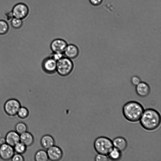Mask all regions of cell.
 Segmentation results:
<instances>
[{"label":"cell","mask_w":161,"mask_h":161,"mask_svg":"<svg viewBox=\"0 0 161 161\" xmlns=\"http://www.w3.org/2000/svg\"><path fill=\"white\" fill-rule=\"evenodd\" d=\"M142 126L148 131L157 129L161 123V116L159 113L153 108H147L144 110L140 119Z\"/></svg>","instance_id":"1"},{"label":"cell","mask_w":161,"mask_h":161,"mask_svg":"<svg viewBox=\"0 0 161 161\" xmlns=\"http://www.w3.org/2000/svg\"><path fill=\"white\" fill-rule=\"evenodd\" d=\"M144 111L142 105L135 101H130L125 103L122 108V113L125 119L131 122L139 121Z\"/></svg>","instance_id":"2"},{"label":"cell","mask_w":161,"mask_h":161,"mask_svg":"<svg viewBox=\"0 0 161 161\" xmlns=\"http://www.w3.org/2000/svg\"><path fill=\"white\" fill-rule=\"evenodd\" d=\"M94 147L98 153L108 155L114 148L112 141L108 138L103 136L97 138L94 141Z\"/></svg>","instance_id":"3"},{"label":"cell","mask_w":161,"mask_h":161,"mask_svg":"<svg viewBox=\"0 0 161 161\" xmlns=\"http://www.w3.org/2000/svg\"><path fill=\"white\" fill-rule=\"evenodd\" d=\"M74 67L72 59L64 56L57 62L56 72L60 76H66L72 72Z\"/></svg>","instance_id":"4"},{"label":"cell","mask_w":161,"mask_h":161,"mask_svg":"<svg viewBox=\"0 0 161 161\" xmlns=\"http://www.w3.org/2000/svg\"><path fill=\"white\" fill-rule=\"evenodd\" d=\"M11 11L14 18L23 20L28 16L30 10L26 4L24 3H19L14 6Z\"/></svg>","instance_id":"5"},{"label":"cell","mask_w":161,"mask_h":161,"mask_svg":"<svg viewBox=\"0 0 161 161\" xmlns=\"http://www.w3.org/2000/svg\"><path fill=\"white\" fill-rule=\"evenodd\" d=\"M21 107L19 102L15 99H10L5 103L4 109L5 113L8 116H14Z\"/></svg>","instance_id":"6"},{"label":"cell","mask_w":161,"mask_h":161,"mask_svg":"<svg viewBox=\"0 0 161 161\" xmlns=\"http://www.w3.org/2000/svg\"><path fill=\"white\" fill-rule=\"evenodd\" d=\"M47 150L48 159L50 160L59 161L63 157V151L58 146L54 145Z\"/></svg>","instance_id":"7"},{"label":"cell","mask_w":161,"mask_h":161,"mask_svg":"<svg viewBox=\"0 0 161 161\" xmlns=\"http://www.w3.org/2000/svg\"><path fill=\"white\" fill-rule=\"evenodd\" d=\"M15 152L13 147L7 143L0 146V158L4 160L11 159L14 154Z\"/></svg>","instance_id":"8"},{"label":"cell","mask_w":161,"mask_h":161,"mask_svg":"<svg viewBox=\"0 0 161 161\" xmlns=\"http://www.w3.org/2000/svg\"><path fill=\"white\" fill-rule=\"evenodd\" d=\"M57 61L49 56L46 58L43 61L42 68L46 73L52 74L56 70Z\"/></svg>","instance_id":"9"},{"label":"cell","mask_w":161,"mask_h":161,"mask_svg":"<svg viewBox=\"0 0 161 161\" xmlns=\"http://www.w3.org/2000/svg\"><path fill=\"white\" fill-rule=\"evenodd\" d=\"M68 44L64 40L60 38L53 40L50 44V48L53 52L63 53Z\"/></svg>","instance_id":"10"},{"label":"cell","mask_w":161,"mask_h":161,"mask_svg":"<svg viewBox=\"0 0 161 161\" xmlns=\"http://www.w3.org/2000/svg\"><path fill=\"white\" fill-rule=\"evenodd\" d=\"M79 54L77 47L73 44H67L64 52V56L71 59L76 58Z\"/></svg>","instance_id":"11"},{"label":"cell","mask_w":161,"mask_h":161,"mask_svg":"<svg viewBox=\"0 0 161 161\" xmlns=\"http://www.w3.org/2000/svg\"><path fill=\"white\" fill-rule=\"evenodd\" d=\"M136 91L139 97H145L149 94L150 89L149 85L144 82H140L136 86Z\"/></svg>","instance_id":"12"},{"label":"cell","mask_w":161,"mask_h":161,"mask_svg":"<svg viewBox=\"0 0 161 161\" xmlns=\"http://www.w3.org/2000/svg\"><path fill=\"white\" fill-rule=\"evenodd\" d=\"M5 139L6 143L13 147L20 142V135L15 131H11L8 132L6 134Z\"/></svg>","instance_id":"13"},{"label":"cell","mask_w":161,"mask_h":161,"mask_svg":"<svg viewBox=\"0 0 161 161\" xmlns=\"http://www.w3.org/2000/svg\"><path fill=\"white\" fill-rule=\"evenodd\" d=\"M40 142L43 148L47 149L55 145V140L54 137L51 135L46 134L42 137Z\"/></svg>","instance_id":"14"},{"label":"cell","mask_w":161,"mask_h":161,"mask_svg":"<svg viewBox=\"0 0 161 161\" xmlns=\"http://www.w3.org/2000/svg\"><path fill=\"white\" fill-rule=\"evenodd\" d=\"M114 147L121 152L124 151L128 145L126 140L124 137L118 136L114 138L112 141Z\"/></svg>","instance_id":"15"},{"label":"cell","mask_w":161,"mask_h":161,"mask_svg":"<svg viewBox=\"0 0 161 161\" xmlns=\"http://www.w3.org/2000/svg\"><path fill=\"white\" fill-rule=\"evenodd\" d=\"M20 142L27 147L32 145L34 142V138L31 133L26 131L20 135Z\"/></svg>","instance_id":"16"},{"label":"cell","mask_w":161,"mask_h":161,"mask_svg":"<svg viewBox=\"0 0 161 161\" xmlns=\"http://www.w3.org/2000/svg\"><path fill=\"white\" fill-rule=\"evenodd\" d=\"M34 158L36 161H47L49 160L47 152L43 149L37 151L35 153Z\"/></svg>","instance_id":"17"},{"label":"cell","mask_w":161,"mask_h":161,"mask_svg":"<svg viewBox=\"0 0 161 161\" xmlns=\"http://www.w3.org/2000/svg\"><path fill=\"white\" fill-rule=\"evenodd\" d=\"M108 155V158L114 161L119 160L122 157L121 152L115 147L113 149Z\"/></svg>","instance_id":"18"},{"label":"cell","mask_w":161,"mask_h":161,"mask_svg":"<svg viewBox=\"0 0 161 161\" xmlns=\"http://www.w3.org/2000/svg\"><path fill=\"white\" fill-rule=\"evenodd\" d=\"M27 147V146L20 142L17 143L13 147L15 152L21 154L26 152Z\"/></svg>","instance_id":"19"},{"label":"cell","mask_w":161,"mask_h":161,"mask_svg":"<svg viewBox=\"0 0 161 161\" xmlns=\"http://www.w3.org/2000/svg\"><path fill=\"white\" fill-rule=\"evenodd\" d=\"M27 125L23 122L17 123L15 126V131L19 135L27 131Z\"/></svg>","instance_id":"20"},{"label":"cell","mask_w":161,"mask_h":161,"mask_svg":"<svg viewBox=\"0 0 161 161\" xmlns=\"http://www.w3.org/2000/svg\"><path fill=\"white\" fill-rule=\"evenodd\" d=\"M23 23V20L14 17L10 21L11 26L15 29H18L21 28Z\"/></svg>","instance_id":"21"},{"label":"cell","mask_w":161,"mask_h":161,"mask_svg":"<svg viewBox=\"0 0 161 161\" xmlns=\"http://www.w3.org/2000/svg\"><path fill=\"white\" fill-rule=\"evenodd\" d=\"M9 29V25L7 22L4 20H0V35H3L7 33Z\"/></svg>","instance_id":"22"},{"label":"cell","mask_w":161,"mask_h":161,"mask_svg":"<svg viewBox=\"0 0 161 161\" xmlns=\"http://www.w3.org/2000/svg\"><path fill=\"white\" fill-rule=\"evenodd\" d=\"M17 114L20 118L25 119L29 116V111L26 107H21L18 111Z\"/></svg>","instance_id":"23"},{"label":"cell","mask_w":161,"mask_h":161,"mask_svg":"<svg viewBox=\"0 0 161 161\" xmlns=\"http://www.w3.org/2000/svg\"><path fill=\"white\" fill-rule=\"evenodd\" d=\"M108 157L107 155L98 153L95 157V160L96 161H107L108 160Z\"/></svg>","instance_id":"24"},{"label":"cell","mask_w":161,"mask_h":161,"mask_svg":"<svg viewBox=\"0 0 161 161\" xmlns=\"http://www.w3.org/2000/svg\"><path fill=\"white\" fill-rule=\"evenodd\" d=\"M64 56L63 53L53 52L50 56L57 61Z\"/></svg>","instance_id":"25"},{"label":"cell","mask_w":161,"mask_h":161,"mask_svg":"<svg viewBox=\"0 0 161 161\" xmlns=\"http://www.w3.org/2000/svg\"><path fill=\"white\" fill-rule=\"evenodd\" d=\"M11 159L13 161H23L24 158L21 154L16 153H14Z\"/></svg>","instance_id":"26"},{"label":"cell","mask_w":161,"mask_h":161,"mask_svg":"<svg viewBox=\"0 0 161 161\" xmlns=\"http://www.w3.org/2000/svg\"><path fill=\"white\" fill-rule=\"evenodd\" d=\"M90 4L93 6L96 7L100 5L103 0H89Z\"/></svg>","instance_id":"27"},{"label":"cell","mask_w":161,"mask_h":161,"mask_svg":"<svg viewBox=\"0 0 161 161\" xmlns=\"http://www.w3.org/2000/svg\"><path fill=\"white\" fill-rule=\"evenodd\" d=\"M132 84L134 86H136L140 82V80L139 78L136 76H134L132 77L131 79Z\"/></svg>","instance_id":"28"},{"label":"cell","mask_w":161,"mask_h":161,"mask_svg":"<svg viewBox=\"0 0 161 161\" xmlns=\"http://www.w3.org/2000/svg\"><path fill=\"white\" fill-rule=\"evenodd\" d=\"M5 15L7 20L8 21H10L14 18L11 11L6 13Z\"/></svg>","instance_id":"29"},{"label":"cell","mask_w":161,"mask_h":161,"mask_svg":"<svg viewBox=\"0 0 161 161\" xmlns=\"http://www.w3.org/2000/svg\"><path fill=\"white\" fill-rule=\"evenodd\" d=\"M6 143L5 138L2 137L0 138V145Z\"/></svg>","instance_id":"30"}]
</instances>
